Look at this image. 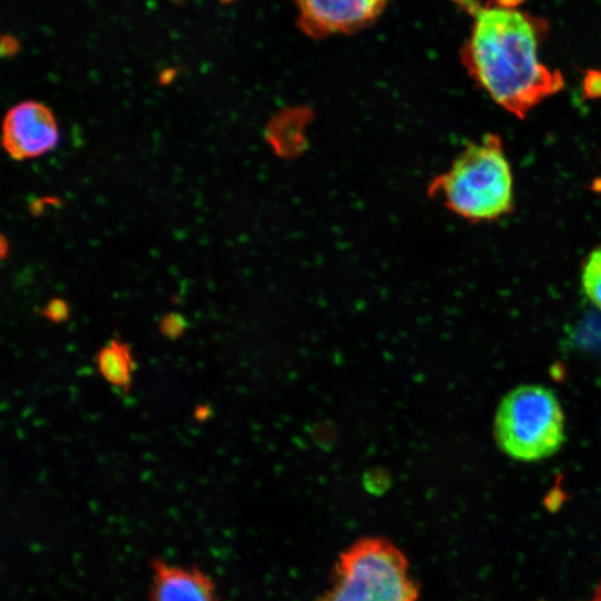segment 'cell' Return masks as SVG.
<instances>
[{
  "mask_svg": "<svg viewBox=\"0 0 601 601\" xmlns=\"http://www.w3.org/2000/svg\"><path fill=\"white\" fill-rule=\"evenodd\" d=\"M211 414L210 407L201 404L198 405L194 411V417L196 421L204 422L206 421Z\"/></svg>",
  "mask_w": 601,
  "mask_h": 601,
  "instance_id": "cell-14",
  "label": "cell"
},
{
  "mask_svg": "<svg viewBox=\"0 0 601 601\" xmlns=\"http://www.w3.org/2000/svg\"><path fill=\"white\" fill-rule=\"evenodd\" d=\"M186 319L177 313L166 314L159 325V329L167 338H178L186 329Z\"/></svg>",
  "mask_w": 601,
  "mask_h": 601,
  "instance_id": "cell-10",
  "label": "cell"
},
{
  "mask_svg": "<svg viewBox=\"0 0 601 601\" xmlns=\"http://www.w3.org/2000/svg\"><path fill=\"white\" fill-rule=\"evenodd\" d=\"M176 69H166V70H162L159 75V81L161 85H167L176 76Z\"/></svg>",
  "mask_w": 601,
  "mask_h": 601,
  "instance_id": "cell-15",
  "label": "cell"
},
{
  "mask_svg": "<svg viewBox=\"0 0 601 601\" xmlns=\"http://www.w3.org/2000/svg\"><path fill=\"white\" fill-rule=\"evenodd\" d=\"M513 187L503 141L496 134H486L461 151L433 188L454 214L472 223H487L512 211Z\"/></svg>",
  "mask_w": 601,
  "mask_h": 601,
  "instance_id": "cell-2",
  "label": "cell"
},
{
  "mask_svg": "<svg viewBox=\"0 0 601 601\" xmlns=\"http://www.w3.org/2000/svg\"><path fill=\"white\" fill-rule=\"evenodd\" d=\"M99 374L114 387L127 393L136 367L131 347L120 338H112L96 355Z\"/></svg>",
  "mask_w": 601,
  "mask_h": 601,
  "instance_id": "cell-8",
  "label": "cell"
},
{
  "mask_svg": "<svg viewBox=\"0 0 601 601\" xmlns=\"http://www.w3.org/2000/svg\"><path fill=\"white\" fill-rule=\"evenodd\" d=\"M19 50L18 40L9 35H3L1 37V53L2 56L11 57L16 55Z\"/></svg>",
  "mask_w": 601,
  "mask_h": 601,
  "instance_id": "cell-13",
  "label": "cell"
},
{
  "mask_svg": "<svg viewBox=\"0 0 601 601\" xmlns=\"http://www.w3.org/2000/svg\"><path fill=\"white\" fill-rule=\"evenodd\" d=\"M42 315L52 323H62L69 317V306L61 298H52L42 309Z\"/></svg>",
  "mask_w": 601,
  "mask_h": 601,
  "instance_id": "cell-11",
  "label": "cell"
},
{
  "mask_svg": "<svg viewBox=\"0 0 601 601\" xmlns=\"http://www.w3.org/2000/svg\"><path fill=\"white\" fill-rule=\"evenodd\" d=\"M588 601H601V581L599 582L592 597Z\"/></svg>",
  "mask_w": 601,
  "mask_h": 601,
  "instance_id": "cell-16",
  "label": "cell"
},
{
  "mask_svg": "<svg viewBox=\"0 0 601 601\" xmlns=\"http://www.w3.org/2000/svg\"><path fill=\"white\" fill-rule=\"evenodd\" d=\"M223 3L230 2L233 0H220Z\"/></svg>",
  "mask_w": 601,
  "mask_h": 601,
  "instance_id": "cell-18",
  "label": "cell"
},
{
  "mask_svg": "<svg viewBox=\"0 0 601 601\" xmlns=\"http://www.w3.org/2000/svg\"><path fill=\"white\" fill-rule=\"evenodd\" d=\"M591 187L597 191H601V178H597Z\"/></svg>",
  "mask_w": 601,
  "mask_h": 601,
  "instance_id": "cell-17",
  "label": "cell"
},
{
  "mask_svg": "<svg viewBox=\"0 0 601 601\" xmlns=\"http://www.w3.org/2000/svg\"><path fill=\"white\" fill-rule=\"evenodd\" d=\"M151 601H216L210 579L197 569L152 563Z\"/></svg>",
  "mask_w": 601,
  "mask_h": 601,
  "instance_id": "cell-7",
  "label": "cell"
},
{
  "mask_svg": "<svg viewBox=\"0 0 601 601\" xmlns=\"http://www.w3.org/2000/svg\"><path fill=\"white\" fill-rule=\"evenodd\" d=\"M584 91L588 97H601V73L590 72L584 79Z\"/></svg>",
  "mask_w": 601,
  "mask_h": 601,
  "instance_id": "cell-12",
  "label": "cell"
},
{
  "mask_svg": "<svg viewBox=\"0 0 601 601\" xmlns=\"http://www.w3.org/2000/svg\"><path fill=\"white\" fill-rule=\"evenodd\" d=\"M581 285L588 299L601 311V246L591 250L583 260Z\"/></svg>",
  "mask_w": 601,
  "mask_h": 601,
  "instance_id": "cell-9",
  "label": "cell"
},
{
  "mask_svg": "<svg viewBox=\"0 0 601 601\" xmlns=\"http://www.w3.org/2000/svg\"><path fill=\"white\" fill-rule=\"evenodd\" d=\"M317 601H420L405 554L383 536H364L339 553Z\"/></svg>",
  "mask_w": 601,
  "mask_h": 601,
  "instance_id": "cell-3",
  "label": "cell"
},
{
  "mask_svg": "<svg viewBox=\"0 0 601 601\" xmlns=\"http://www.w3.org/2000/svg\"><path fill=\"white\" fill-rule=\"evenodd\" d=\"M388 0H295L297 26L313 39L351 35L373 24Z\"/></svg>",
  "mask_w": 601,
  "mask_h": 601,
  "instance_id": "cell-5",
  "label": "cell"
},
{
  "mask_svg": "<svg viewBox=\"0 0 601 601\" xmlns=\"http://www.w3.org/2000/svg\"><path fill=\"white\" fill-rule=\"evenodd\" d=\"M494 436L510 457L533 462L554 454L563 443L564 416L555 394L542 385H521L500 402Z\"/></svg>",
  "mask_w": 601,
  "mask_h": 601,
  "instance_id": "cell-4",
  "label": "cell"
},
{
  "mask_svg": "<svg viewBox=\"0 0 601 601\" xmlns=\"http://www.w3.org/2000/svg\"><path fill=\"white\" fill-rule=\"evenodd\" d=\"M59 129L52 111L41 102L22 101L9 109L2 126V145L16 160L32 159L52 150Z\"/></svg>",
  "mask_w": 601,
  "mask_h": 601,
  "instance_id": "cell-6",
  "label": "cell"
},
{
  "mask_svg": "<svg viewBox=\"0 0 601 601\" xmlns=\"http://www.w3.org/2000/svg\"><path fill=\"white\" fill-rule=\"evenodd\" d=\"M472 17L462 62L473 80L501 108L518 118L564 85L562 73L540 59L544 21L504 2L453 0Z\"/></svg>",
  "mask_w": 601,
  "mask_h": 601,
  "instance_id": "cell-1",
  "label": "cell"
}]
</instances>
